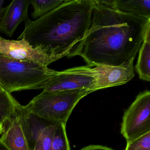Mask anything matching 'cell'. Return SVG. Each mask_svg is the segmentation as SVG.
Returning <instances> with one entry per match:
<instances>
[{
	"label": "cell",
	"mask_w": 150,
	"mask_h": 150,
	"mask_svg": "<svg viewBox=\"0 0 150 150\" xmlns=\"http://www.w3.org/2000/svg\"><path fill=\"white\" fill-rule=\"evenodd\" d=\"M90 27L67 56H80L90 67L119 66L135 58L150 27V18L125 13L94 0Z\"/></svg>",
	"instance_id": "obj_1"
},
{
	"label": "cell",
	"mask_w": 150,
	"mask_h": 150,
	"mask_svg": "<svg viewBox=\"0 0 150 150\" xmlns=\"http://www.w3.org/2000/svg\"><path fill=\"white\" fill-rule=\"evenodd\" d=\"M94 4V0H64L38 20L24 22L18 39L42 47L56 61L67 57L88 30Z\"/></svg>",
	"instance_id": "obj_2"
},
{
	"label": "cell",
	"mask_w": 150,
	"mask_h": 150,
	"mask_svg": "<svg viewBox=\"0 0 150 150\" xmlns=\"http://www.w3.org/2000/svg\"><path fill=\"white\" fill-rule=\"evenodd\" d=\"M57 71L38 63L20 61L0 55V87L11 93L42 89Z\"/></svg>",
	"instance_id": "obj_3"
},
{
	"label": "cell",
	"mask_w": 150,
	"mask_h": 150,
	"mask_svg": "<svg viewBox=\"0 0 150 150\" xmlns=\"http://www.w3.org/2000/svg\"><path fill=\"white\" fill-rule=\"evenodd\" d=\"M90 92L87 89L48 92L43 91L23 108L41 118L66 125L75 106Z\"/></svg>",
	"instance_id": "obj_4"
},
{
	"label": "cell",
	"mask_w": 150,
	"mask_h": 150,
	"mask_svg": "<svg viewBox=\"0 0 150 150\" xmlns=\"http://www.w3.org/2000/svg\"><path fill=\"white\" fill-rule=\"evenodd\" d=\"M30 150H51L60 123L46 120L29 112L21 105L17 110Z\"/></svg>",
	"instance_id": "obj_5"
},
{
	"label": "cell",
	"mask_w": 150,
	"mask_h": 150,
	"mask_svg": "<svg viewBox=\"0 0 150 150\" xmlns=\"http://www.w3.org/2000/svg\"><path fill=\"white\" fill-rule=\"evenodd\" d=\"M150 132V92L145 90L138 95L125 111L121 133L127 142Z\"/></svg>",
	"instance_id": "obj_6"
},
{
	"label": "cell",
	"mask_w": 150,
	"mask_h": 150,
	"mask_svg": "<svg viewBox=\"0 0 150 150\" xmlns=\"http://www.w3.org/2000/svg\"><path fill=\"white\" fill-rule=\"evenodd\" d=\"M96 86L95 78L78 67L57 71L45 83L42 89L48 92L84 89L92 93L96 91Z\"/></svg>",
	"instance_id": "obj_7"
},
{
	"label": "cell",
	"mask_w": 150,
	"mask_h": 150,
	"mask_svg": "<svg viewBox=\"0 0 150 150\" xmlns=\"http://www.w3.org/2000/svg\"><path fill=\"white\" fill-rule=\"evenodd\" d=\"M0 55L20 61H29L47 67L56 61L41 47H33L25 39L10 40L0 35Z\"/></svg>",
	"instance_id": "obj_8"
},
{
	"label": "cell",
	"mask_w": 150,
	"mask_h": 150,
	"mask_svg": "<svg viewBox=\"0 0 150 150\" xmlns=\"http://www.w3.org/2000/svg\"><path fill=\"white\" fill-rule=\"evenodd\" d=\"M134 58L119 66L99 65L94 67L81 66L86 72L95 78L96 91L126 84L135 76Z\"/></svg>",
	"instance_id": "obj_9"
},
{
	"label": "cell",
	"mask_w": 150,
	"mask_h": 150,
	"mask_svg": "<svg viewBox=\"0 0 150 150\" xmlns=\"http://www.w3.org/2000/svg\"><path fill=\"white\" fill-rule=\"evenodd\" d=\"M30 5V0H14L6 7L0 20V32L12 37L19 25L29 19L28 10Z\"/></svg>",
	"instance_id": "obj_10"
},
{
	"label": "cell",
	"mask_w": 150,
	"mask_h": 150,
	"mask_svg": "<svg viewBox=\"0 0 150 150\" xmlns=\"http://www.w3.org/2000/svg\"><path fill=\"white\" fill-rule=\"evenodd\" d=\"M3 125L4 132L0 138V141L8 150H30L17 110Z\"/></svg>",
	"instance_id": "obj_11"
},
{
	"label": "cell",
	"mask_w": 150,
	"mask_h": 150,
	"mask_svg": "<svg viewBox=\"0 0 150 150\" xmlns=\"http://www.w3.org/2000/svg\"><path fill=\"white\" fill-rule=\"evenodd\" d=\"M111 8L125 13L150 19V0H113Z\"/></svg>",
	"instance_id": "obj_12"
},
{
	"label": "cell",
	"mask_w": 150,
	"mask_h": 150,
	"mask_svg": "<svg viewBox=\"0 0 150 150\" xmlns=\"http://www.w3.org/2000/svg\"><path fill=\"white\" fill-rule=\"evenodd\" d=\"M150 27L146 32L139 50L135 69L139 78L145 81H150Z\"/></svg>",
	"instance_id": "obj_13"
},
{
	"label": "cell",
	"mask_w": 150,
	"mask_h": 150,
	"mask_svg": "<svg viewBox=\"0 0 150 150\" xmlns=\"http://www.w3.org/2000/svg\"><path fill=\"white\" fill-rule=\"evenodd\" d=\"M21 105L11 93L0 91V123L4 125L11 118Z\"/></svg>",
	"instance_id": "obj_14"
},
{
	"label": "cell",
	"mask_w": 150,
	"mask_h": 150,
	"mask_svg": "<svg viewBox=\"0 0 150 150\" xmlns=\"http://www.w3.org/2000/svg\"><path fill=\"white\" fill-rule=\"evenodd\" d=\"M64 0H30L34 11L31 13L33 20L36 21L50 12L62 4Z\"/></svg>",
	"instance_id": "obj_15"
},
{
	"label": "cell",
	"mask_w": 150,
	"mask_h": 150,
	"mask_svg": "<svg viewBox=\"0 0 150 150\" xmlns=\"http://www.w3.org/2000/svg\"><path fill=\"white\" fill-rule=\"evenodd\" d=\"M125 150H150V132L127 142Z\"/></svg>",
	"instance_id": "obj_16"
},
{
	"label": "cell",
	"mask_w": 150,
	"mask_h": 150,
	"mask_svg": "<svg viewBox=\"0 0 150 150\" xmlns=\"http://www.w3.org/2000/svg\"><path fill=\"white\" fill-rule=\"evenodd\" d=\"M80 150H115L112 148L98 145H91L86 146Z\"/></svg>",
	"instance_id": "obj_17"
},
{
	"label": "cell",
	"mask_w": 150,
	"mask_h": 150,
	"mask_svg": "<svg viewBox=\"0 0 150 150\" xmlns=\"http://www.w3.org/2000/svg\"><path fill=\"white\" fill-rule=\"evenodd\" d=\"M5 0H0V20L2 18L6 10V7H3Z\"/></svg>",
	"instance_id": "obj_18"
},
{
	"label": "cell",
	"mask_w": 150,
	"mask_h": 150,
	"mask_svg": "<svg viewBox=\"0 0 150 150\" xmlns=\"http://www.w3.org/2000/svg\"><path fill=\"white\" fill-rule=\"evenodd\" d=\"M0 150H9L5 145L1 141H0Z\"/></svg>",
	"instance_id": "obj_19"
},
{
	"label": "cell",
	"mask_w": 150,
	"mask_h": 150,
	"mask_svg": "<svg viewBox=\"0 0 150 150\" xmlns=\"http://www.w3.org/2000/svg\"><path fill=\"white\" fill-rule=\"evenodd\" d=\"M4 125L0 123V135L2 134L4 132Z\"/></svg>",
	"instance_id": "obj_20"
},
{
	"label": "cell",
	"mask_w": 150,
	"mask_h": 150,
	"mask_svg": "<svg viewBox=\"0 0 150 150\" xmlns=\"http://www.w3.org/2000/svg\"><path fill=\"white\" fill-rule=\"evenodd\" d=\"M3 89L1 88L0 87V91H3Z\"/></svg>",
	"instance_id": "obj_21"
}]
</instances>
